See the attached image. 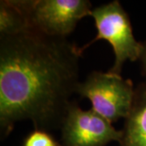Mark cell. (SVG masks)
Here are the masks:
<instances>
[{
	"label": "cell",
	"mask_w": 146,
	"mask_h": 146,
	"mask_svg": "<svg viewBox=\"0 0 146 146\" xmlns=\"http://www.w3.org/2000/svg\"><path fill=\"white\" fill-rule=\"evenodd\" d=\"M141 60L142 63L143 72L146 76V43H144V49H143V52L141 54Z\"/></svg>",
	"instance_id": "9c48e42d"
},
{
	"label": "cell",
	"mask_w": 146,
	"mask_h": 146,
	"mask_svg": "<svg viewBox=\"0 0 146 146\" xmlns=\"http://www.w3.org/2000/svg\"><path fill=\"white\" fill-rule=\"evenodd\" d=\"M24 146H58L46 131L35 130L27 137Z\"/></svg>",
	"instance_id": "ba28073f"
},
{
	"label": "cell",
	"mask_w": 146,
	"mask_h": 146,
	"mask_svg": "<svg viewBox=\"0 0 146 146\" xmlns=\"http://www.w3.org/2000/svg\"><path fill=\"white\" fill-rule=\"evenodd\" d=\"M119 144L120 146H146V82L135 89Z\"/></svg>",
	"instance_id": "8992f818"
},
{
	"label": "cell",
	"mask_w": 146,
	"mask_h": 146,
	"mask_svg": "<svg viewBox=\"0 0 146 146\" xmlns=\"http://www.w3.org/2000/svg\"><path fill=\"white\" fill-rule=\"evenodd\" d=\"M29 28L46 35L67 38L80 20L91 16L88 0H27L18 1Z\"/></svg>",
	"instance_id": "277c9868"
},
{
	"label": "cell",
	"mask_w": 146,
	"mask_h": 146,
	"mask_svg": "<svg viewBox=\"0 0 146 146\" xmlns=\"http://www.w3.org/2000/svg\"><path fill=\"white\" fill-rule=\"evenodd\" d=\"M64 146H105L110 141H119L122 131L94 109L81 110L73 102L62 124Z\"/></svg>",
	"instance_id": "5b68a950"
},
{
	"label": "cell",
	"mask_w": 146,
	"mask_h": 146,
	"mask_svg": "<svg viewBox=\"0 0 146 146\" xmlns=\"http://www.w3.org/2000/svg\"><path fill=\"white\" fill-rule=\"evenodd\" d=\"M77 94L89 98L96 112L110 123L129 114L135 89L131 80L108 72H93L80 82Z\"/></svg>",
	"instance_id": "3957f363"
},
{
	"label": "cell",
	"mask_w": 146,
	"mask_h": 146,
	"mask_svg": "<svg viewBox=\"0 0 146 146\" xmlns=\"http://www.w3.org/2000/svg\"><path fill=\"white\" fill-rule=\"evenodd\" d=\"M29 28L25 14L18 0L0 2V36L16 34Z\"/></svg>",
	"instance_id": "52a82bcc"
},
{
	"label": "cell",
	"mask_w": 146,
	"mask_h": 146,
	"mask_svg": "<svg viewBox=\"0 0 146 146\" xmlns=\"http://www.w3.org/2000/svg\"><path fill=\"white\" fill-rule=\"evenodd\" d=\"M90 16L95 21L98 34L89 44L80 48L81 53L98 40L108 41L115 56V63L109 72L117 75H120L126 60L134 62L141 58L144 43L136 40L129 16L119 1L115 0L94 8Z\"/></svg>",
	"instance_id": "7a4b0ae2"
},
{
	"label": "cell",
	"mask_w": 146,
	"mask_h": 146,
	"mask_svg": "<svg viewBox=\"0 0 146 146\" xmlns=\"http://www.w3.org/2000/svg\"><path fill=\"white\" fill-rule=\"evenodd\" d=\"M80 48L67 38L29 28L0 36V127L7 136L17 122L35 130L61 127L77 93Z\"/></svg>",
	"instance_id": "6da1fadb"
}]
</instances>
